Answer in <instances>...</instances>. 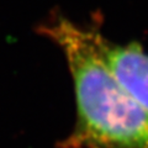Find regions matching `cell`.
I'll list each match as a JSON object with an SVG mask.
<instances>
[{"mask_svg": "<svg viewBox=\"0 0 148 148\" xmlns=\"http://www.w3.org/2000/svg\"><path fill=\"white\" fill-rule=\"evenodd\" d=\"M106 58L119 82L148 114V53L137 42L122 46L108 41Z\"/></svg>", "mask_w": 148, "mask_h": 148, "instance_id": "obj_2", "label": "cell"}, {"mask_svg": "<svg viewBox=\"0 0 148 148\" xmlns=\"http://www.w3.org/2000/svg\"><path fill=\"white\" fill-rule=\"evenodd\" d=\"M40 34L61 48L77 105L73 131L61 148H148V114L128 94L106 58L108 40L62 15L40 25Z\"/></svg>", "mask_w": 148, "mask_h": 148, "instance_id": "obj_1", "label": "cell"}]
</instances>
